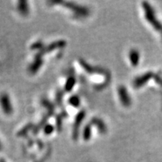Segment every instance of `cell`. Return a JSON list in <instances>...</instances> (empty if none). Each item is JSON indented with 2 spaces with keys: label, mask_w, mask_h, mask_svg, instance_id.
<instances>
[{
  "label": "cell",
  "mask_w": 162,
  "mask_h": 162,
  "mask_svg": "<svg viewBox=\"0 0 162 162\" xmlns=\"http://www.w3.org/2000/svg\"><path fill=\"white\" fill-rule=\"evenodd\" d=\"M0 105L2 110L5 114L10 115L13 111V107L11 103L10 98L5 93H2L0 95Z\"/></svg>",
  "instance_id": "obj_1"
},
{
  "label": "cell",
  "mask_w": 162,
  "mask_h": 162,
  "mask_svg": "<svg viewBox=\"0 0 162 162\" xmlns=\"http://www.w3.org/2000/svg\"><path fill=\"white\" fill-rule=\"evenodd\" d=\"M17 8L20 13L23 15H27L29 13V8H28L27 2H17Z\"/></svg>",
  "instance_id": "obj_2"
},
{
  "label": "cell",
  "mask_w": 162,
  "mask_h": 162,
  "mask_svg": "<svg viewBox=\"0 0 162 162\" xmlns=\"http://www.w3.org/2000/svg\"><path fill=\"white\" fill-rule=\"evenodd\" d=\"M75 85V79L74 77L71 76V77H68L67 81L66 82V85H65V89L66 91H71V89H73V87Z\"/></svg>",
  "instance_id": "obj_3"
},
{
  "label": "cell",
  "mask_w": 162,
  "mask_h": 162,
  "mask_svg": "<svg viewBox=\"0 0 162 162\" xmlns=\"http://www.w3.org/2000/svg\"><path fill=\"white\" fill-rule=\"evenodd\" d=\"M69 104L73 107H77L80 104L79 98L77 96H73L69 99Z\"/></svg>",
  "instance_id": "obj_4"
},
{
  "label": "cell",
  "mask_w": 162,
  "mask_h": 162,
  "mask_svg": "<svg viewBox=\"0 0 162 162\" xmlns=\"http://www.w3.org/2000/svg\"><path fill=\"white\" fill-rule=\"evenodd\" d=\"M83 139L87 140L89 139V135H90V129H89V126L87 125L86 127L84 128L83 132Z\"/></svg>",
  "instance_id": "obj_5"
},
{
  "label": "cell",
  "mask_w": 162,
  "mask_h": 162,
  "mask_svg": "<svg viewBox=\"0 0 162 162\" xmlns=\"http://www.w3.org/2000/svg\"><path fill=\"white\" fill-rule=\"evenodd\" d=\"M54 130V127L53 125H47L45 128H44V131H45V134L46 135H50V134H51L52 132Z\"/></svg>",
  "instance_id": "obj_6"
},
{
  "label": "cell",
  "mask_w": 162,
  "mask_h": 162,
  "mask_svg": "<svg viewBox=\"0 0 162 162\" xmlns=\"http://www.w3.org/2000/svg\"><path fill=\"white\" fill-rule=\"evenodd\" d=\"M0 148H1V144H0Z\"/></svg>",
  "instance_id": "obj_7"
}]
</instances>
